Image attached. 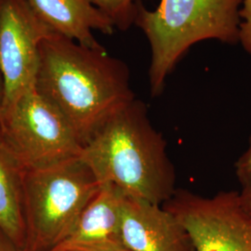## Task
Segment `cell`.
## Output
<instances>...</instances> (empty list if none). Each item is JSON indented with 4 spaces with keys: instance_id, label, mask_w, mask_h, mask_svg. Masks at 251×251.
<instances>
[{
    "instance_id": "6",
    "label": "cell",
    "mask_w": 251,
    "mask_h": 251,
    "mask_svg": "<svg viewBox=\"0 0 251 251\" xmlns=\"http://www.w3.org/2000/svg\"><path fill=\"white\" fill-rule=\"evenodd\" d=\"M162 206L186 229L195 251H251V216L239 192L204 198L177 189Z\"/></svg>"
},
{
    "instance_id": "16",
    "label": "cell",
    "mask_w": 251,
    "mask_h": 251,
    "mask_svg": "<svg viewBox=\"0 0 251 251\" xmlns=\"http://www.w3.org/2000/svg\"><path fill=\"white\" fill-rule=\"evenodd\" d=\"M239 195L243 207L251 216V187L243 188Z\"/></svg>"
},
{
    "instance_id": "11",
    "label": "cell",
    "mask_w": 251,
    "mask_h": 251,
    "mask_svg": "<svg viewBox=\"0 0 251 251\" xmlns=\"http://www.w3.org/2000/svg\"><path fill=\"white\" fill-rule=\"evenodd\" d=\"M25 170L0 140V231L25 250L23 184Z\"/></svg>"
},
{
    "instance_id": "5",
    "label": "cell",
    "mask_w": 251,
    "mask_h": 251,
    "mask_svg": "<svg viewBox=\"0 0 251 251\" xmlns=\"http://www.w3.org/2000/svg\"><path fill=\"white\" fill-rule=\"evenodd\" d=\"M0 140L25 171L79 157L83 148L68 120L36 87L0 109Z\"/></svg>"
},
{
    "instance_id": "4",
    "label": "cell",
    "mask_w": 251,
    "mask_h": 251,
    "mask_svg": "<svg viewBox=\"0 0 251 251\" xmlns=\"http://www.w3.org/2000/svg\"><path fill=\"white\" fill-rule=\"evenodd\" d=\"M100 184L75 157L25 171L23 196L26 251H51L72 232Z\"/></svg>"
},
{
    "instance_id": "12",
    "label": "cell",
    "mask_w": 251,
    "mask_h": 251,
    "mask_svg": "<svg viewBox=\"0 0 251 251\" xmlns=\"http://www.w3.org/2000/svg\"><path fill=\"white\" fill-rule=\"evenodd\" d=\"M111 20L115 28L128 30L135 23L138 0H90Z\"/></svg>"
},
{
    "instance_id": "8",
    "label": "cell",
    "mask_w": 251,
    "mask_h": 251,
    "mask_svg": "<svg viewBox=\"0 0 251 251\" xmlns=\"http://www.w3.org/2000/svg\"><path fill=\"white\" fill-rule=\"evenodd\" d=\"M122 237L128 251H195L188 232L162 205L124 197Z\"/></svg>"
},
{
    "instance_id": "7",
    "label": "cell",
    "mask_w": 251,
    "mask_h": 251,
    "mask_svg": "<svg viewBox=\"0 0 251 251\" xmlns=\"http://www.w3.org/2000/svg\"><path fill=\"white\" fill-rule=\"evenodd\" d=\"M52 34L27 0H1L0 71L3 96L0 109L9 107L36 87L40 45Z\"/></svg>"
},
{
    "instance_id": "2",
    "label": "cell",
    "mask_w": 251,
    "mask_h": 251,
    "mask_svg": "<svg viewBox=\"0 0 251 251\" xmlns=\"http://www.w3.org/2000/svg\"><path fill=\"white\" fill-rule=\"evenodd\" d=\"M79 157L100 184H112L126 197L163 205L177 190L167 142L140 100L110 117L84 144Z\"/></svg>"
},
{
    "instance_id": "14",
    "label": "cell",
    "mask_w": 251,
    "mask_h": 251,
    "mask_svg": "<svg viewBox=\"0 0 251 251\" xmlns=\"http://www.w3.org/2000/svg\"><path fill=\"white\" fill-rule=\"evenodd\" d=\"M235 175L243 188L251 187V136L247 150L234 164Z\"/></svg>"
},
{
    "instance_id": "13",
    "label": "cell",
    "mask_w": 251,
    "mask_h": 251,
    "mask_svg": "<svg viewBox=\"0 0 251 251\" xmlns=\"http://www.w3.org/2000/svg\"><path fill=\"white\" fill-rule=\"evenodd\" d=\"M243 7L239 10V16L242 19L239 25L238 41L244 50L251 55V0H243Z\"/></svg>"
},
{
    "instance_id": "17",
    "label": "cell",
    "mask_w": 251,
    "mask_h": 251,
    "mask_svg": "<svg viewBox=\"0 0 251 251\" xmlns=\"http://www.w3.org/2000/svg\"><path fill=\"white\" fill-rule=\"evenodd\" d=\"M0 5H1V0H0ZM2 96H3V79H2V75L0 71V103H1Z\"/></svg>"
},
{
    "instance_id": "10",
    "label": "cell",
    "mask_w": 251,
    "mask_h": 251,
    "mask_svg": "<svg viewBox=\"0 0 251 251\" xmlns=\"http://www.w3.org/2000/svg\"><path fill=\"white\" fill-rule=\"evenodd\" d=\"M36 16L54 34L71 38L82 45L101 47L92 31L112 35L111 20L90 0H27Z\"/></svg>"
},
{
    "instance_id": "3",
    "label": "cell",
    "mask_w": 251,
    "mask_h": 251,
    "mask_svg": "<svg viewBox=\"0 0 251 251\" xmlns=\"http://www.w3.org/2000/svg\"><path fill=\"white\" fill-rule=\"evenodd\" d=\"M243 0H160L155 10L137 2L136 25L151 47L149 85L158 97L166 80L190 48L200 41L217 39L238 42Z\"/></svg>"
},
{
    "instance_id": "15",
    "label": "cell",
    "mask_w": 251,
    "mask_h": 251,
    "mask_svg": "<svg viewBox=\"0 0 251 251\" xmlns=\"http://www.w3.org/2000/svg\"><path fill=\"white\" fill-rule=\"evenodd\" d=\"M0 251H26L12 242L9 237L0 231Z\"/></svg>"
},
{
    "instance_id": "9",
    "label": "cell",
    "mask_w": 251,
    "mask_h": 251,
    "mask_svg": "<svg viewBox=\"0 0 251 251\" xmlns=\"http://www.w3.org/2000/svg\"><path fill=\"white\" fill-rule=\"evenodd\" d=\"M124 197L112 184H100L72 232L51 251H128L121 229Z\"/></svg>"
},
{
    "instance_id": "1",
    "label": "cell",
    "mask_w": 251,
    "mask_h": 251,
    "mask_svg": "<svg viewBox=\"0 0 251 251\" xmlns=\"http://www.w3.org/2000/svg\"><path fill=\"white\" fill-rule=\"evenodd\" d=\"M39 53L36 89L68 120L83 146L136 99L127 65L102 46L91 48L52 34Z\"/></svg>"
}]
</instances>
